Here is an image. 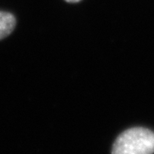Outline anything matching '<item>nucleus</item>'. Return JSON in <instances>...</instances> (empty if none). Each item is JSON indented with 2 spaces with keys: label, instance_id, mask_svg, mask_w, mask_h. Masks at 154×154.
I'll use <instances>...</instances> for the list:
<instances>
[{
  "label": "nucleus",
  "instance_id": "obj_1",
  "mask_svg": "<svg viewBox=\"0 0 154 154\" xmlns=\"http://www.w3.org/2000/svg\"><path fill=\"white\" fill-rule=\"evenodd\" d=\"M154 132L145 128H132L116 138L111 154H153Z\"/></svg>",
  "mask_w": 154,
  "mask_h": 154
},
{
  "label": "nucleus",
  "instance_id": "obj_2",
  "mask_svg": "<svg viewBox=\"0 0 154 154\" xmlns=\"http://www.w3.org/2000/svg\"><path fill=\"white\" fill-rule=\"evenodd\" d=\"M16 27V18L8 12L0 11V39L9 36Z\"/></svg>",
  "mask_w": 154,
  "mask_h": 154
},
{
  "label": "nucleus",
  "instance_id": "obj_3",
  "mask_svg": "<svg viewBox=\"0 0 154 154\" xmlns=\"http://www.w3.org/2000/svg\"><path fill=\"white\" fill-rule=\"evenodd\" d=\"M66 2L68 3H78V2H80L81 0H65Z\"/></svg>",
  "mask_w": 154,
  "mask_h": 154
}]
</instances>
